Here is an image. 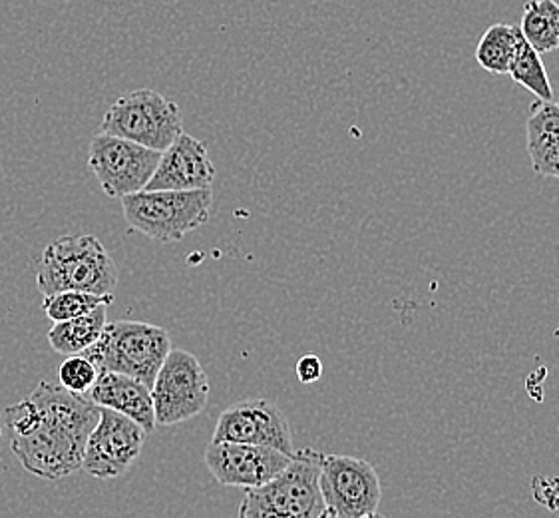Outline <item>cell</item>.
<instances>
[{
	"label": "cell",
	"mask_w": 559,
	"mask_h": 518,
	"mask_svg": "<svg viewBox=\"0 0 559 518\" xmlns=\"http://www.w3.org/2000/svg\"><path fill=\"white\" fill-rule=\"evenodd\" d=\"M144 443L146 431L138 423L100 407V421L86 440L82 469L96 479L122 476L140 459Z\"/></svg>",
	"instance_id": "obj_10"
},
{
	"label": "cell",
	"mask_w": 559,
	"mask_h": 518,
	"mask_svg": "<svg viewBox=\"0 0 559 518\" xmlns=\"http://www.w3.org/2000/svg\"><path fill=\"white\" fill-rule=\"evenodd\" d=\"M100 372L92 361L82 355H72L60 363L58 367V385L70 393L86 395L96 384Z\"/></svg>",
	"instance_id": "obj_22"
},
{
	"label": "cell",
	"mask_w": 559,
	"mask_h": 518,
	"mask_svg": "<svg viewBox=\"0 0 559 518\" xmlns=\"http://www.w3.org/2000/svg\"><path fill=\"white\" fill-rule=\"evenodd\" d=\"M520 28L512 24H492L486 33L481 34L476 46V60L486 72L490 74H508L514 58L515 43H518Z\"/></svg>",
	"instance_id": "obj_19"
},
{
	"label": "cell",
	"mask_w": 559,
	"mask_h": 518,
	"mask_svg": "<svg viewBox=\"0 0 559 518\" xmlns=\"http://www.w3.org/2000/svg\"><path fill=\"white\" fill-rule=\"evenodd\" d=\"M212 443L271 447L293 457L292 427L280 407L267 399H246L227 407L217 419Z\"/></svg>",
	"instance_id": "obj_11"
},
{
	"label": "cell",
	"mask_w": 559,
	"mask_h": 518,
	"mask_svg": "<svg viewBox=\"0 0 559 518\" xmlns=\"http://www.w3.org/2000/svg\"><path fill=\"white\" fill-rule=\"evenodd\" d=\"M26 399L43 417L64 428L82 445H86L90 433L100 421V407L94 405L86 395L70 393L60 385L40 381Z\"/></svg>",
	"instance_id": "obj_14"
},
{
	"label": "cell",
	"mask_w": 559,
	"mask_h": 518,
	"mask_svg": "<svg viewBox=\"0 0 559 518\" xmlns=\"http://www.w3.org/2000/svg\"><path fill=\"white\" fill-rule=\"evenodd\" d=\"M0 435H2V428H0Z\"/></svg>",
	"instance_id": "obj_25"
},
{
	"label": "cell",
	"mask_w": 559,
	"mask_h": 518,
	"mask_svg": "<svg viewBox=\"0 0 559 518\" xmlns=\"http://www.w3.org/2000/svg\"><path fill=\"white\" fill-rule=\"evenodd\" d=\"M90 401L102 409H110L123 417L132 419L147 433L156 428L152 391L142 381L120 373L100 372L94 387L90 389Z\"/></svg>",
	"instance_id": "obj_15"
},
{
	"label": "cell",
	"mask_w": 559,
	"mask_h": 518,
	"mask_svg": "<svg viewBox=\"0 0 559 518\" xmlns=\"http://www.w3.org/2000/svg\"><path fill=\"white\" fill-rule=\"evenodd\" d=\"M215 180V166L207 146L202 140L188 132H181L176 142L162 152L152 180L146 186L150 192L169 190V192H191V190H212Z\"/></svg>",
	"instance_id": "obj_13"
},
{
	"label": "cell",
	"mask_w": 559,
	"mask_h": 518,
	"mask_svg": "<svg viewBox=\"0 0 559 518\" xmlns=\"http://www.w3.org/2000/svg\"><path fill=\"white\" fill-rule=\"evenodd\" d=\"M7 417L14 433L12 452L28 473L60 481L82 469L86 445L43 417L28 399L7 407Z\"/></svg>",
	"instance_id": "obj_2"
},
{
	"label": "cell",
	"mask_w": 559,
	"mask_h": 518,
	"mask_svg": "<svg viewBox=\"0 0 559 518\" xmlns=\"http://www.w3.org/2000/svg\"><path fill=\"white\" fill-rule=\"evenodd\" d=\"M100 132L166 152L183 132L181 110L159 92L140 89L114 102L102 118Z\"/></svg>",
	"instance_id": "obj_6"
},
{
	"label": "cell",
	"mask_w": 559,
	"mask_h": 518,
	"mask_svg": "<svg viewBox=\"0 0 559 518\" xmlns=\"http://www.w3.org/2000/svg\"><path fill=\"white\" fill-rule=\"evenodd\" d=\"M526 148L537 176L559 180L558 102L536 101L526 120Z\"/></svg>",
	"instance_id": "obj_16"
},
{
	"label": "cell",
	"mask_w": 559,
	"mask_h": 518,
	"mask_svg": "<svg viewBox=\"0 0 559 518\" xmlns=\"http://www.w3.org/2000/svg\"><path fill=\"white\" fill-rule=\"evenodd\" d=\"M319 488L324 507L336 518H362L379 510V473L365 459L350 455H321Z\"/></svg>",
	"instance_id": "obj_8"
},
{
	"label": "cell",
	"mask_w": 559,
	"mask_h": 518,
	"mask_svg": "<svg viewBox=\"0 0 559 518\" xmlns=\"http://www.w3.org/2000/svg\"><path fill=\"white\" fill-rule=\"evenodd\" d=\"M508 74L520 86L536 94L537 101L554 102V91H551V82L544 67V60L532 46L527 45L522 33L518 34L514 58Z\"/></svg>",
	"instance_id": "obj_20"
},
{
	"label": "cell",
	"mask_w": 559,
	"mask_h": 518,
	"mask_svg": "<svg viewBox=\"0 0 559 518\" xmlns=\"http://www.w3.org/2000/svg\"><path fill=\"white\" fill-rule=\"evenodd\" d=\"M114 302V295H94V293L84 292H60L55 295H46L43 299V311L45 316L55 321H70L76 317L86 316L94 311L100 305H110Z\"/></svg>",
	"instance_id": "obj_21"
},
{
	"label": "cell",
	"mask_w": 559,
	"mask_h": 518,
	"mask_svg": "<svg viewBox=\"0 0 559 518\" xmlns=\"http://www.w3.org/2000/svg\"><path fill=\"white\" fill-rule=\"evenodd\" d=\"M558 106H559V101H558Z\"/></svg>",
	"instance_id": "obj_26"
},
{
	"label": "cell",
	"mask_w": 559,
	"mask_h": 518,
	"mask_svg": "<svg viewBox=\"0 0 559 518\" xmlns=\"http://www.w3.org/2000/svg\"><path fill=\"white\" fill-rule=\"evenodd\" d=\"M159 160L162 152L116 136L100 132L90 140V172L100 181L102 192L116 200L144 192Z\"/></svg>",
	"instance_id": "obj_9"
},
{
	"label": "cell",
	"mask_w": 559,
	"mask_h": 518,
	"mask_svg": "<svg viewBox=\"0 0 559 518\" xmlns=\"http://www.w3.org/2000/svg\"><path fill=\"white\" fill-rule=\"evenodd\" d=\"M321 455L314 449L295 451L293 461L267 485L247 488L239 518H319L323 495L319 488Z\"/></svg>",
	"instance_id": "obj_4"
},
{
	"label": "cell",
	"mask_w": 559,
	"mask_h": 518,
	"mask_svg": "<svg viewBox=\"0 0 559 518\" xmlns=\"http://www.w3.org/2000/svg\"><path fill=\"white\" fill-rule=\"evenodd\" d=\"M319 518H336L333 513H329V510H324L323 515ZM362 518H386L384 515H379V513H374V515H369V517H362Z\"/></svg>",
	"instance_id": "obj_24"
},
{
	"label": "cell",
	"mask_w": 559,
	"mask_h": 518,
	"mask_svg": "<svg viewBox=\"0 0 559 518\" xmlns=\"http://www.w3.org/2000/svg\"><path fill=\"white\" fill-rule=\"evenodd\" d=\"M116 285V261L100 239L88 234L50 242L36 273V287L45 297L60 292L114 295Z\"/></svg>",
	"instance_id": "obj_1"
},
{
	"label": "cell",
	"mask_w": 559,
	"mask_h": 518,
	"mask_svg": "<svg viewBox=\"0 0 559 518\" xmlns=\"http://www.w3.org/2000/svg\"><path fill=\"white\" fill-rule=\"evenodd\" d=\"M212 205V190H144L122 198L128 226L159 244H176L193 229L205 226L210 222Z\"/></svg>",
	"instance_id": "obj_5"
},
{
	"label": "cell",
	"mask_w": 559,
	"mask_h": 518,
	"mask_svg": "<svg viewBox=\"0 0 559 518\" xmlns=\"http://www.w3.org/2000/svg\"><path fill=\"white\" fill-rule=\"evenodd\" d=\"M520 33L537 55L559 48V4L556 0H527L522 11Z\"/></svg>",
	"instance_id": "obj_18"
},
{
	"label": "cell",
	"mask_w": 559,
	"mask_h": 518,
	"mask_svg": "<svg viewBox=\"0 0 559 518\" xmlns=\"http://www.w3.org/2000/svg\"><path fill=\"white\" fill-rule=\"evenodd\" d=\"M106 309L108 305H100L86 316L55 323L48 333L50 348L67 357L82 355L84 351H88L102 338L104 329L108 326Z\"/></svg>",
	"instance_id": "obj_17"
},
{
	"label": "cell",
	"mask_w": 559,
	"mask_h": 518,
	"mask_svg": "<svg viewBox=\"0 0 559 518\" xmlns=\"http://www.w3.org/2000/svg\"><path fill=\"white\" fill-rule=\"evenodd\" d=\"M171 351V339L164 327L144 321H112L102 338L82 353L98 372H112L142 381L152 389L162 363Z\"/></svg>",
	"instance_id": "obj_3"
},
{
	"label": "cell",
	"mask_w": 559,
	"mask_h": 518,
	"mask_svg": "<svg viewBox=\"0 0 559 518\" xmlns=\"http://www.w3.org/2000/svg\"><path fill=\"white\" fill-rule=\"evenodd\" d=\"M156 425H179L198 417L210 401V381L190 351L171 350L152 385Z\"/></svg>",
	"instance_id": "obj_7"
},
{
	"label": "cell",
	"mask_w": 559,
	"mask_h": 518,
	"mask_svg": "<svg viewBox=\"0 0 559 518\" xmlns=\"http://www.w3.org/2000/svg\"><path fill=\"white\" fill-rule=\"evenodd\" d=\"M295 372H297V379L302 385L314 384L323 375V361L319 360L317 355H302L301 360L297 361Z\"/></svg>",
	"instance_id": "obj_23"
},
{
	"label": "cell",
	"mask_w": 559,
	"mask_h": 518,
	"mask_svg": "<svg viewBox=\"0 0 559 518\" xmlns=\"http://www.w3.org/2000/svg\"><path fill=\"white\" fill-rule=\"evenodd\" d=\"M203 461L219 485L258 488L283 473L292 464L293 457L271 447L210 443Z\"/></svg>",
	"instance_id": "obj_12"
}]
</instances>
